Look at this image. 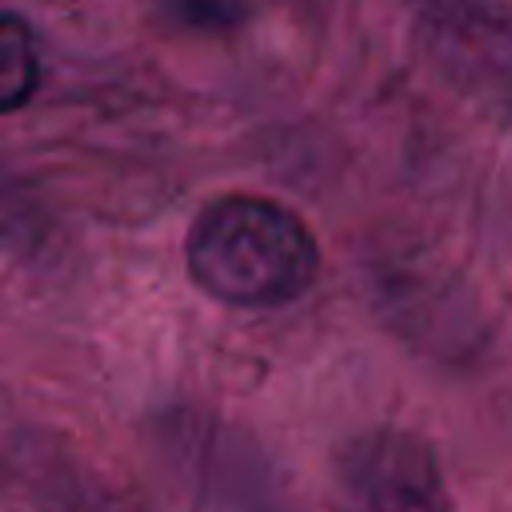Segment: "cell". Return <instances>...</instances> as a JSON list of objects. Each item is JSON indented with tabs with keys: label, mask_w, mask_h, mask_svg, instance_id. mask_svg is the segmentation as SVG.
<instances>
[{
	"label": "cell",
	"mask_w": 512,
	"mask_h": 512,
	"mask_svg": "<svg viewBox=\"0 0 512 512\" xmlns=\"http://www.w3.org/2000/svg\"><path fill=\"white\" fill-rule=\"evenodd\" d=\"M192 284L228 308H284L320 276V244L300 212L272 196L224 192L184 236Z\"/></svg>",
	"instance_id": "cell-1"
},
{
	"label": "cell",
	"mask_w": 512,
	"mask_h": 512,
	"mask_svg": "<svg viewBox=\"0 0 512 512\" xmlns=\"http://www.w3.org/2000/svg\"><path fill=\"white\" fill-rule=\"evenodd\" d=\"M344 512H452L436 452L408 428L360 432L340 452Z\"/></svg>",
	"instance_id": "cell-2"
},
{
	"label": "cell",
	"mask_w": 512,
	"mask_h": 512,
	"mask_svg": "<svg viewBox=\"0 0 512 512\" xmlns=\"http://www.w3.org/2000/svg\"><path fill=\"white\" fill-rule=\"evenodd\" d=\"M40 88V52L32 28L20 12H4L0 20V108L20 112Z\"/></svg>",
	"instance_id": "cell-3"
}]
</instances>
